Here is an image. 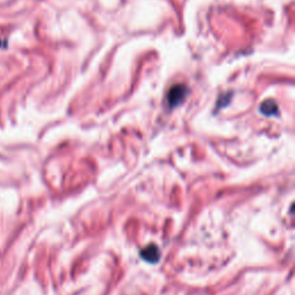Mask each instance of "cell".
I'll list each match as a JSON object with an SVG mask.
<instances>
[{"instance_id":"cell-3","label":"cell","mask_w":295,"mask_h":295,"mask_svg":"<svg viewBox=\"0 0 295 295\" xmlns=\"http://www.w3.org/2000/svg\"><path fill=\"white\" fill-rule=\"evenodd\" d=\"M261 111L265 116H275L278 113V106L274 101H267L261 105Z\"/></svg>"},{"instance_id":"cell-1","label":"cell","mask_w":295,"mask_h":295,"mask_svg":"<svg viewBox=\"0 0 295 295\" xmlns=\"http://www.w3.org/2000/svg\"><path fill=\"white\" fill-rule=\"evenodd\" d=\"M187 95V88L183 84H176V86L172 87V89L168 91L167 95V102L171 108L178 106Z\"/></svg>"},{"instance_id":"cell-2","label":"cell","mask_w":295,"mask_h":295,"mask_svg":"<svg viewBox=\"0 0 295 295\" xmlns=\"http://www.w3.org/2000/svg\"><path fill=\"white\" fill-rule=\"evenodd\" d=\"M141 256L145 258L146 261L150 262V263H154V262L159 260V250H158L157 247L153 245L148 246L147 248H145L141 252Z\"/></svg>"}]
</instances>
